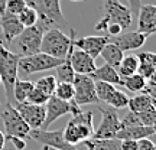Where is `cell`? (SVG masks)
<instances>
[{
	"mask_svg": "<svg viewBox=\"0 0 156 150\" xmlns=\"http://www.w3.org/2000/svg\"><path fill=\"white\" fill-rule=\"evenodd\" d=\"M100 56L104 59V62H106L107 65H110V67L116 68L119 67V64H120V61L123 59V56H124V54H123L122 51L117 48L114 44H112L110 40H108V44L103 48V51L100 52Z\"/></svg>",
	"mask_w": 156,
	"mask_h": 150,
	"instance_id": "cell-23",
	"label": "cell"
},
{
	"mask_svg": "<svg viewBox=\"0 0 156 150\" xmlns=\"http://www.w3.org/2000/svg\"><path fill=\"white\" fill-rule=\"evenodd\" d=\"M26 7L25 0H7L5 5V10L6 13H10L13 16H19V13Z\"/></svg>",
	"mask_w": 156,
	"mask_h": 150,
	"instance_id": "cell-34",
	"label": "cell"
},
{
	"mask_svg": "<svg viewBox=\"0 0 156 150\" xmlns=\"http://www.w3.org/2000/svg\"><path fill=\"white\" fill-rule=\"evenodd\" d=\"M0 85H2V78H0Z\"/></svg>",
	"mask_w": 156,
	"mask_h": 150,
	"instance_id": "cell-46",
	"label": "cell"
},
{
	"mask_svg": "<svg viewBox=\"0 0 156 150\" xmlns=\"http://www.w3.org/2000/svg\"><path fill=\"white\" fill-rule=\"evenodd\" d=\"M15 146V150H25L26 149V140L25 139H19V137H10L9 139Z\"/></svg>",
	"mask_w": 156,
	"mask_h": 150,
	"instance_id": "cell-39",
	"label": "cell"
},
{
	"mask_svg": "<svg viewBox=\"0 0 156 150\" xmlns=\"http://www.w3.org/2000/svg\"><path fill=\"white\" fill-rule=\"evenodd\" d=\"M44 33L45 32L39 28L38 25L30 26V28H25L20 32V35L9 44L7 48H12L10 51L13 54H16L19 58L38 54Z\"/></svg>",
	"mask_w": 156,
	"mask_h": 150,
	"instance_id": "cell-5",
	"label": "cell"
},
{
	"mask_svg": "<svg viewBox=\"0 0 156 150\" xmlns=\"http://www.w3.org/2000/svg\"><path fill=\"white\" fill-rule=\"evenodd\" d=\"M83 108L80 106H77L74 100L71 101H62L59 98H56V97H49L48 101H46V104H45V121L42 124V130H48L51 124L54 121H56L59 117L65 116V114H78V113L81 111Z\"/></svg>",
	"mask_w": 156,
	"mask_h": 150,
	"instance_id": "cell-8",
	"label": "cell"
},
{
	"mask_svg": "<svg viewBox=\"0 0 156 150\" xmlns=\"http://www.w3.org/2000/svg\"><path fill=\"white\" fill-rule=\"evenodd\" d=\"M110 38L107 35H95V36H85V38H75L74 39V46L77 49L84 51L88 54L91 58H97L100 55L103 48L108 44Z\"/></svg>",
	"mask_w": 156,
	"mask_h": 150,
	"instance_id": "cell-18",
	"label": "cell"
},
{
	"mask_svg": "<svg viewBox=\"0 0 156 150\" xmlns=\"http://www.w3.org/2000/svg\"><path fill=\"white\" fill-rule=\"evenodd\" d=\"M56 78L54 75H46V77H42L36 79V82H34V87L35 88L41 89L45 95H48V97H52L54 92H55V88H56Z\"/></svg>",
	"mask_w": 156,
	"mask_h": 150,
	"instance_id": "cell-29",
	"label": "cell"
},
{
	"mask_svg": "<svg viewBox=\"0 0 156 150\" xmlns=\"http://www.w3.org/2000/svg\"><path fill=\"white\" fill-rule=\"evenodd\" d=\"M29 7H34L39 16L46 17L48 20L55 25L58 29L65 26V17L62 15L59 0H34Z\"/></svg>",
	"mask_w": 156,
	"mask_h": 150,
	"instance_id": "cell-12",
	"label": "cell"
},
{
	"mask_svg": "<svg viewBox=\"0 0 156 150\" xmlns=\"http://www.w3.org/2000/svg\"><path fill=\"white\" fill-rule=\"evenodd\" d=\"M48 95H45L41 89H38V88H32V91L29 92V95H28V100L26 101H29V103H32V104H41V106H45L46 104V101H48Z\"/></svg>",
	"mask_w": 156,
	"mask_h": 150,
	"instance_id": "cell-36",
	"label": "cell"
},
{
	"mask_svg": "<svg viewBox=\"0 0 156 150\" xmlns=\"http://www.w3.org/2000/svg\"><path fill=\"white\" fill-rule=\"evenodd\" d=\"M101 113L100 126L94 128L93 140L103 139H116L117 133L120 130V118L114 108H98Z\"/></svg>",
	"mask_w": 156,
	"mask_h": 150,
	"instance_id": "cell-10",
	"label": "cell"
},
{
	"mask_svg": "<svg viewBox=\"0 0 156 150\" xmlns=\"http://www.w3.org/2000/svg\"><path fill=\"white\" fill-rule=\"evenodd\" d=\"M108 38H110V42L116 45L117 48L124 54V52L140 49L145 45L147 36H145L143 33H140L137 30H133V32H126V33H123V35L108 36Z\"/></svg>",
	"mask_w": 156,
	"mask_h": 150,
	"instance_id": "cell-16",
	"label": "cell"
},
{
	"mask_svg": "<svg viewBox=\"0 0 156 150\" xmlns=\"http://www.w3.org/2000/svg\"><path fill=\"white\" fill-rule=\"evenodd\" d=\"M69 62H71L74 72L80 74V75H91L95 71V68H97L94 58H91L84 51L77 49L74 46V42L73 46L69 48Z\"/></svg>",
	"mask_w": 156,
	"mask_h": 150,
	"instance_id": "cell-15",
	"label": "cell"
},
{
	"mask_svg": "<svg viewBox=\"0 0 156 150\" xmlns=\"http://www.w3.org/2000/svg\"><path fill=\"white\" fill-rule=\"evenodd\" d=\"M155 134V127H147V126H129V127H120L119 133H117L116 139L122 140H134L137 141L140 139H146V137H152Z\"/></svg>",
	"mask_w": 156,
	"mask_h": 150,
	"instance_id": "cell-19",
	"label": "cell"
},
{
	"mask_svg": "<svg viewBox=\"0 0 156 150\" xmlns=\"http://www.w3.org/2000/svg\"><path fill=\"white\" fill-rule=\"evenodd\" d=\"M0 118L3 121V127H5L3 133H5L6 140L10 137H19V139L29 137L30 127L25 123V120L20 117L13 104L6 101V104L0 110Z\"/></svg>",
	"mask_w": 156,
	"mask_h": 150,
	"instance_id": "cell-6",
	"label": "cell"
},
{
	"mask_svg": "<svg viewBox=\"0 0 156 150\" xmlns=\"http://www.w3.org/2000/svg\"><path fill=\"white\" fill-rule=\"evenodd\" d=\"M29 137H32L35 141L46 147H52L56 150H77L75 146H71L65 141L62 130L51 131V130H42V128H32L29 131Z\"/></svg>",
	"mask_w": 156,
	"mask_h": 150,
	"instance_id": "cell-11",
	"label": "cell"
},
{
	"mask_svg": "<svg viewBox=\"0 0 156 150\" xmlns=\"http://www.w3.org/2000/svg\"><path fill=\"white\" fill-rule=\"evenodd\" d=\"M120 85H123L130 92H142L146 87V79L139 74H133L129 77H120Z\"/></svg>",
	"mask_w": 156,
	"mask_h": 150,
	"instance_id": "cell-25",
	"label": "cell"
},
{
	"mask_svg": "<svg viewBox=\"0 0 156 150\" xmlns=\"http://www.w3.org/2000/svg\"><path fill=\"white\" fill-rule=\"evenodd\" d=\"M120 143L122 141L119 139H88L84 141V145L87 146V150H120Z\"/></svg>",
	"mask_w": 156,
	"mask_h": 150,
	"instance_id": "cell-27",
	"label": "cell"
},
{
	"mask_svg": "<svg viewBox=\"0 0 156 150\" xmlns=\"http://www.w3.org/2000/svg\"><path fill=\"white\" fill-rule=\"evenodd\" d=\"M129 2V9L132 12V15H133V19L136 17L137 15V10H139L140 5H142V0H127Z\"/></svg>",
	"mask_w": 156,
	"mask_h": 150,
	"instance_id": "cell-40",
	"label": "cell"
},
{
	"mask_svg": "<svg viewBox=\"0 0 156 150\" xmlns=\"http://www.w3.org/2000/svg\"><path fill=\"white\" fill-rule=\"evenodd\" d=\"M127 107L130 108V113L140 114V113L149 110L151 107H155V100L145 92H139V94L134 95L133 98H129Z\"/></svg>",
	"mask_w": 156,
	"mask_h": 150,
	"instance_id": "cell-22",
	"label": "cell"
},
{
	"mask_svg": "<svg viewBox=\"0 0 156 150\" xmlns=\"http://www.w3.org/2000/svg\"><path fill=\"white\" fill-rule=\"evenodd\" d=\"M5 145H6V137H5V133L0 130V150L5 149Z\"/></svg>",
	"mask_w": 156,
	"mask_h": 150,
	"instance_id": "cell-41",
	"label": "cell"
},
{
	"mask_svg": "<svg viewBox=\"0 0 156 150\" xmlns=\"http://www.w3.org/2000/svg\"><path fill=\"white\" fill-rule=\"evenodd\" d=\"M104 15L95 23L94 29L97 32H107L108 25H119L122 30H127L133 23V15L129 6L123 5L120 0H103Z\"/></svg>",
	"mask_w": 156,
	"mask_h": 150,
	"instance_id": "cell-1",
	"label": "cell"
},
{
	"mask_svg": "<svg viewBox=\"0 0 156 150\" xmlns=\"http://www.w3.org/2000/svg\"><path fill=\"white\" fill-rule=\"evenodd\" d=\"M74 39H75V30L74 29H71L69 36H68L61 29L52 28L49 30H46L42 36L39 52H44V54L54 56V58L64 59L67 56L69 48L73 46Z\"/></svg>",
	"mask_w": 156,
	"mask_h": 150,
	"instance_id": "cell-3",
	"label": "cell"
},
{
	"mask_svg": "<svg viewBox=\"0 0 156 150\" xmlns=\"http://www.w3.org/2000/svg\"><path fill=\"white\" fill-rule=\"evenodd\" d=\"M94 88H95V95L98 101H103L106 103L107 98L110 97L113 91L116 89V87L113 84H108V82H103V81H94Z\"/></svg>",
	"mask_w": 156,
	"mask_h": 150,
	"instance_id": "cell-33",
	"label": "cell"
},
{
	"mask_svg": "<svg viewBox=\"0 0 156 150\" xmlns=\"http://www.w3.org/2000/svg\"><path fill=\"white\" fill-rule=\"evenodd\" d=\"M54 97L59 98L62 101L74 100V85L73 82H58L56 84Z\"/></svg>",
	"mask_w": 156,
	"mask_h": 150,
	"instance_id": "cell-32",
	"label": "cell"
},
{
	"mask_svg": "<svg viewBox=\"0 0 156 150\" xmlns=\"http://www.w3.org/2000/svg\"><path fill=\"white\" fill-rule=\"evenodd\" d=\"M137 68H139L137 55L136 54H129V55L123 56V59L117 67V72H119L120 77H129V75L137 74Z\"/></svg>",
	"mask_w": 156,
	"mask_h": 150,
	"instance_id": "cell-24",
	"label": "cell"
},
{
	"mask_svg": "<svg viewBox=\"0 0 156 150\" xmlns=\"http://www.w3.org/2000/svg\"><path fill=\"white\" fill-rule=\"evenodd\" d=\"M0 28H2V35H0V42L5 45L6 48L9 46L12 40L17 38L20 32H22L23 26L22 23L19 22L17 16H13L10 13L2 12L0 13Z\"/></svg>",
	"mask_w": 156,
	"mask_h": 150,
	"instance_id": "cell-14",
	"label": "cell"
},
{
	"mask_svg": "<svg viewBox=\"0 0 156 150\" xmlns=\"http://www.w3.org/2000/svg\"><path fill=\"white\" fill-rule=\"evenodd\" d=\"M69 2H83V0H69Z\"/></svg>",
	"mask_w": 156,
	"mask_h": 150,
	"instance_id": "cell-43",
	"label": "cell"
},
{
	"mask_svg": "<svg viewBox=\"0 0 156 150\" xmlns=\"http://www.w3.org/2000/svg\"><path fill=\"white\" fill-rule=\"evenodd\" d=\"M6 2H7V0H0V13H2L3 10H5V5H6Z\"/></svg>",
	"mask_w": 156,
	"mask_h": 150,
	"instance_id": "cell-42",
	"label": "cell"
},
{
	"mask_svg": "<svg viewBox=\"0 0 156 150\" xmlns=\"http://www.w3.org/2000/svg\"><path fill=\"white\" fill-rule=\"evenodd\" d=\"M120 150H137V141H134V140H122Z\"/></svg>",
	"mask_w": 156,
	"mask_h": 150,
	"instance_id": "cell-38",
	"label": "cell"
},
{
	"mask_svg": "<svg viewBox=\"0 0 156 150\" xmlns=\"http://www.w3.org/2000/svg\"><path fill=\"white\" fill-rule=\"evenodd\" d=\"M137 150H156V146L149 137H146L137 140Z\"/></svg>",
	"mask_w": 156,
	"mask_h": 150,
	"instance_id": "cell-37",
	"label": "cell"
},
{
	"mask_svg": "<svg viewBox=\"0 0 156 150\" xmlns=\"http://www.w3.org/2000/svg\"><path fill=\"white\" fill-rule=\"evenodd\" d=\"M48 149V147H46V146H44V149H41V150H46Z\"/></svg>",
	"mask_w": 156,
	"mask_h": 150,
	"instance_id": "cell-45",
	"label": "cell"
},
{
	"mask_svg": "<svg viewBox=\"0 0 156 150\" xmlns=\"http://www.w3.org/2000/svg\"><path fill=\"white\" fill-rule=\"evenodd\" d=\"M17 62L19 56L13 54L9 48H6L5 45L0 42V78L2 84L5 87L6 92V101L15 106L13 100V84L17 79Z\"/></svg>",
	"mask_w": 156,
	"mask_h": 150,
	"instance_id": "cell-4",
	"label": "cell"
},
{
	"mask_svg": "<svg viewBox=\"0 0 156 150\" xmlns=\"http://www.w3.org/2000/svg\"><path fill=\"white\" fill-rule=\"evenodd\" d=\"M55 71H56L55 78L58 82H73L75 72H74L73 67H71V62H69V51H68L67 56L64 58L61 65H58L55 68Z\"/></svg>",
	"mask_w": 156,
	"mask_h": 150,
	"instance_id": "cell-28",
	"label": "cell"
},
{
	"mask_svg": "<svg viewBox=\"0 0 156 150\" xmlns=\"http://www.w3.org/2000/svg\"><path fill=\"white\" fill-rule=\"evenodd\" d=\"M137 32L145 36L155 35L156 32V6L140 5L137 10Z\"/></svg>",
	"mask_w": 156,
	"mask_h": 150,
	"instance_id": "cell-17",
	"label": "cell"
},
{
	"mask_svg": "<svg viewBox=\"0 0 156 150\" xmlns=\"http://www.w3.org/2000/svg\"><path fill=\"white\" fill-rule=\"evenodd\" d=\"M19 22L22 23L23 28H30V26H35L36 22H38V12L35 10L34 7H29L26 6L20 13H19Z\"/></svg>",
	"mask_w": 156,
	"mask_h": 150,
	"instance_id": "cell-31",
	"label": "cell"
},
{
	"mask_svg": "<svg viewBox=\"0 0 156 150\" xmlns=\"http://www.w3.org/2000/svg\"><path fill=\"white\" fill-rule=\"evenodd\" d=\"M32 88H34V82L17 78L15 84H13V100H15V104L16 103H23V101L28 100V95L32 91Z\"/></svg>",
	"mask_w": 156,
	"mask_h": 150,
	"instance_id": "cell-26",
	"label": "cell"
},
{
	"mask_svg": "<svg viewBox=\"0 0 156 150\" xmlns=\"http://www.w3.org/2000/svg\"><path fill=\"white\" fill-rule=\"evenodd\" d=\"M136 116L139 117L140 123H142L143 126H147V127H155V124H156V108L155 107H151L149 110L140 113V114H136Z\"/></svg>",
	"mask_w": 156,
	"mask_h": 150,
	"instance_id": "cell-35",
	"label": "cell"
},
{
	"mask_svg": "<svg viewBox=\"0 0 156 150\" xmlns=\"http://www.w3.org/2000/svg\"><path fill=\"white\" fill-rule=\"evenodd\" d=\"M106 104H108V106L112 107V108H114V110L126 108L129 104V97L126 92H123L120 89H114L112 94H110V97L107 98Z\"/></svg>",
	"mask_w": 156,
	"mask_h": 150,
	"instance_id": "cell-30",
	"label": "cell"
},
{
	"mask_svg": "<svg viewBox=\"0 0 156 150\" xmlns=\"http://www.w3.org/2000/svg\"><path fill=\"white\" fill-rule=\"evenodd\" d=\"M64 59L54 58L51 55H46L44 52H38L34 55L22 56L17 62V72L22 75H32L36 72H44L48 69H55L58 65H61Z\"/></svg>",
	"mask_w": 156,
	"mask_h": 150,
	"instance_id": "cell-7",
	"label": "cell"
},
{
	"mask_svg": "<svg viewBox=\"0 0 156 150\" xmlns=\"http://www.w3.org/2000/svg\"><path fill=\"white\" fill-rule=\"evenodd\" d=\"M90 77L94 81H103V82H108L113 85H120V75L117 72V69L107 65V64L95 68V71Z\"/></svg>",
	"mask_w": 156,
	"mask_h": 150,
	"instance_id": "cell-21",
	"label": "cell"
},
{
	"mask_svg": "<svg viewBox=\"0 0 156 150\" xmlns=\"http://www.w3.org/2000/svg\"><path fill=\"white\" fill-rule=\"evenodd\" d=\"M137 59H139V68H137V74L142 75L146 81L155 78L156 74V55L153 52H139L136 54Z\"/></svg>",
	"mask_w": 156,
	"mask_h": 150,
	"instance_id": "cell-20",
	"label": "cell"
},
{
	"mask_svg": "<svg viewBox=\"0 0 156 150\" xmlns=\"http://www.w3.org/2000/svg\"><path fill=\"white\" fill-rule=\"evenodd\" d=\"M74 85V103L83 107L87 104H98V98L95 95L94 79L90 75L75 74L73 79Z\"/></svg>",
	"mask_w": 156,
	"mask_h": 150,
	"instance_id": "cell-9",
	"label": "cell"
},
{
	"mask_svg": "<svg viewBox=\"0 0 156 150\" xmlns=\"http://www.w3.org/2000/svg\"><path fill=\"white\" fill-rule=\"evenodd\" d=\"M46 150H56V149H52V147H48V149Z\"/></svg>",
	"mask_w": 156,
	"mask_h": 150,
	"instance_id": "cell-44",
	"label": "cell"
},
{
	"mask_svg": "<svg viewBox=\"0 0 156 150\" xmlns=\"http://www.w3.org/2000/svg\"><path fill=\"white\" fill-rule=\"evenodd\" d=\"M15 108L20 114V117L25 120V123L30 127V130L42 127V124L45 121V106L23 101V103H16Z\"/></svg>",
	"mask_w": 156,
	"mask_h": 150,
	"instance_id": "cell-13",
	"label": "cell"
},
{
	"mask_svg": "<svg viewBox=\"0 0 156 150\" xmlns=\"http://www.w3.org/2000/svg\"><path fill=\"white\" fill-rule=\"evenodd\" d=\"M94 128V113L81 110L67 123V127L62 130V133L67 143L71 146H77L91 139Z\"/></svg>",
	"mask_w": 156,
	"mask_h": 150,
	"instance_id": "cell-2",
	"label": "cell"
}]
</instances>
